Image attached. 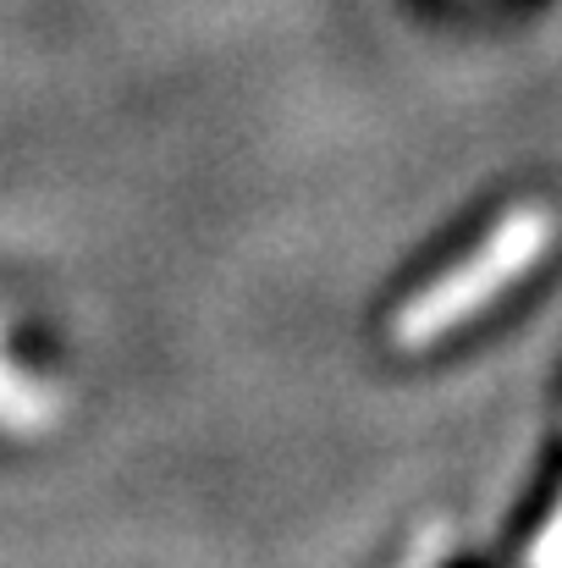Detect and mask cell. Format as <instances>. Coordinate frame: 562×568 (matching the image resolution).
I'll list each match as a JSON object with an SVG mask.
<instances>
[{
    "mask_svg": "<svg viewBox=\"0 0 562 568\" xmlns=\"http://www.w3.org/2000/svg\"><path fill=\"white\" fill-rule=\"evenodd\" d=\"M541 237H546V226L535 221V215H524L519 226H508V232H497L491 243H486V254L474 260V271H463V276H452L447 287H436L425 304H419V315H408L402 321V337H430V332H441L447 321H458V315H469V304L480 298V293H491V287H502L535 248H541Z\"/></svg>",
    "mask_w": 562,
    "mask_h": 568,
    "instance_id": "6da1fadb",
    "label": "cell"
}]
</instances>
